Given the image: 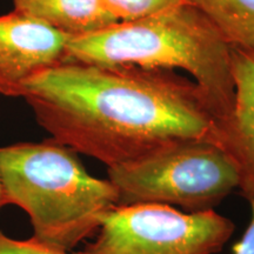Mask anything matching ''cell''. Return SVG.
<instances>
[{"label":"cell","mask_w":254,"mask_h":254,"mask_svg":"<svg viewBox=\"0 0 254 254\" xmlns=\"http://www.w3.org/2000/svg\"><path fill=\"white\" fill-rule=\"evenodd\" d=\"M14 9L44 21L69 38L86 36L119 20L103 0H12Z\"/></svg>","instance_id":"obj_8"},{"label":"cell","mask_w":254,"mask_h":254,"mask_svg":"<svg viewBox=\"0 0 254 254\" xmlns=\"http://www.w3.org/2000/svg\"><path fill=\"white\" fill-rule=\"evenodd\" d=\"M0 254H69L66 251H60L45 246L31 239L17 240L0 230Z\"/></svg>","instance_id":"obj_11"},{"label":"cell","mask_w":254,"mask_h":254,"mask_svg":"<svg viewBox=\"0 0 254 254\" xmlns=\"http://www.w3.org/2000/svg\"><path fill=\"white\" fill-rule=\"evenodd\" d=\"M236 97L230 116L218 125L219 145L239 171V190L254 200V49L232 50Z\"/></svg>","instance_id":"obj_7"},{"label":"cell","mask_w":254,"mask_h":254,"mask_svg":"<svg viewBox=\"0 0 254 254\" xmlns=\"http://www.w3.org/2000/svg\"><path fill=\"white\" fill-rule=\"evenodd\" d=\"M232 50L213 24L183 1L147 17L69 38L66 62L182 69L193 78L219 125L230 116L236 97Z\"/></svg>","instance_id":"obj_2"},{"label":"cell","mask_w":254,"mask_h":254,"mask_svg":"<svg viewBox=\"0 0 254 254\" xmlns=\"http://www.w3.org/2000/svg\"><path fill=\"white\" fill-rule=\"evenodd\" d=\"M4 207V204H2V194H1V184H0V209Z\"/></svg>","instance_id":"obj_13"},{"label":"cell","mask_w":254,"mask_h":254,"mask_svg":"<svg viewBox=\"0 0 254 254\" xmlns=\"http://www.w3.org/2000/svg\"><path fill=\"white\" fill-rule=\"evenodd\" d=\"M252 219L239 243L233 247V254H254V200H250Z\"/></svg>","instance_id":"obj_12"},{"label":"cell","mask_w":254,"mask_h":254,"mask_svg":"<svg viewBox=\"0 0 254 254\" xmlns=\"http://www.w3.org/2000/svg\"><path fill=\"white\" fill-rule=\"evenodd\" d=\"M68 36L13 9L0 15V94L23 98L28 80L66 62Z\"/></svg>","instance_id":"obj_6"},{"label":"cell","mask_w":254,"mask_h":254,"mask_svg":"<svg viewBox=\"0 0 254 254\" xmlns=\"http://www.w3.org/2000/svg\"><path fill=\"white\" fill-rule=\"evenodd\" d=\"M233 232V222L213 209L186 213L159 204L116 206L77 254H214Z\"/></svg>","instance_id":"obj_5"},{"label":"cell","mask_w":254,"mask_h":254,"mask_svg":"<svg viewBox=\"0 0 254 254\" xmlns=\"http://www.w3.org/2000/svg\"><path fill=\"white\" fill-rule=\"evenodd\" d=\"M214 25L232 46L254 49V0H184Z\"/></svg>","instance_id":"obj_9"},{"label":"cell","mask_w":254,"mask_h":254,"mask_svg":"<svg viewBox=\"0 0 254 254\" xmlns=\"http://www.w3.org/2000/svg\"><path fill=\"white\" fill-rule=\"evenodd\" d=\"M23 98L51 139L107 168L180 142H218L200 88L168 69L64 62L28 80Z\"/></svg>","instance_id":"obj_1"},{"label":"cell","mask_w":254,"mask_h":254,"mask_svg":"<svg viewBox=\"0 0 254 254\" xmlns=\"http://www.w3.org/2000/svg\"><path fill=\"white\" fill-rule=\"evenodd\" d=\"M118 206L159 204L186 213L213 209L239 189V171L218 142L193 140L168 146L138 160L107 168Z\"/></svg>","instance_id":"obj_4"},{"label":"cell","mask_w":254,"mask_h":254,"mask_svg":"<svg viewBox=\"0 0 254 254\" xmlns=\"http://www.w3.org/2000/svg\"><path fill=\"white\" fill-rule=\"evenodd\" d=\"M0 184L4 207L27 213L32 239L66 252L97 233L118 206L112 183L91 176L78 153L53 139L0 147Z\"/></svg>","instance_id":"obj_3"},{"label":"cell","mask_w":254,"mask_h":254,"mask_svg":"<svg viewBox=\"0 0 254 254\" xmlns=\"http://www.w3.org/2000/svg\"><path fill=\"white\" fill-rule=\"evenodd\" d=\"M105 6L119 21L136 20L173 7L184 0H103Z\"/></svg>","instance_id":"obj_10"}]
</instances>
